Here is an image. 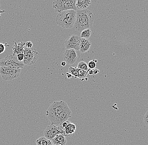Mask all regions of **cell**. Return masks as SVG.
<instances>
[{"mask_svg":"<svg viewBox=\"0 0 148 145\" xmlns=\"http://www.w3.org/2000/svg\"><path fill=\"white\" fill-rule=\"evenodd\" d=\"M91 35V31L89 29H85L80 33V37L82 38L88 39Z\"/></svg>","mask_w":148,"mask_h":145,"instance_id":"18","label":"cell"},{"mask_svg":"<svg viewBox=\"0 0 148 145\" xmlns=\"http://www.w3.org/2000/svg\"><path fill=\"white\" fill-rule=\"evenodd\" d=\"M87 71L88 74L90 75H92L93 74V70H92V69H88Z\"/></svg>","mask_w":148,"mask_h":145,"instance_id":"28","label":"cell"},{"mask_svg":"<svg viewBox=\"0 0 148 145\" xmlns=\"http://www.w3.org/2000/svg\"><path fill=\"white\" fill-rule=\"evenodd\" d=\"M17 59L19 61L23 62L24 59V53H20L19 54H17L16 55Z\"/></svg>","mask_w":148,"mask_h":145,"instance_id":"24","label":"cell"},{"mask_svg":"<svg viewBox=\"0 0 148 145\" xmlns=\"http://www.w3.org/2000/svg\"><path fill=\"white\" fill-rule=\"evenodd\" d=\"M76 0H53V7L58 13L68 10H77Z\"/></svg>","mask_w":148,"mask_h":145,"instance_id":"4","label":"cell"},{"mask_svg":"<svg viewBox=\"0 0 148 145\" xmlns=\"http://www.w3.org/2000/svg\"><path fill=\"white\" fill-rule=\"evenodd\" d=\"M143 119H144V123L147 126H148V111L144 115Z\"/></svg>","mask_w":148,"mask_h":145,"instance_id":"25","label":"cell"},{"mask_svg":"<svg viewBox=\"0 0 148 145\" xmlns=\"http://www.w3.org/2000/svg\"><path fill=\"white\" fill-rule=\"evenodd\" d=\"M68 107L66 102L63 101H55L53 102L49 106L47 111L46 115L50 121L54 117L61 113L65 109Z\"/></svg>","mask_w":148,"mask_h":145,"instance_id":"3","label":"cell"},{"mask_svg":"<svg viewBox=\"0 0 148 145\" xmlns=\"http://www.w3.org/2000/svg\"><path fill=\"white\" fill-rule=\"evenodd\" d=\"M80 57V52L71 49H66L63 54L64 59L66 63L73 65L78 61Z\"/></svg>","mask_w":148,"mask_h":145,"instance_id":"8","label":"cell"},{"mask_svg":"<svg viewBox=\"0 0 148 145\" xmlns=\"http://www.w3.org/2000/svg\"><path fill=\"white\" fill-rule=\"evenodd\" d=\"M91 46V42L88 39L81 38L79 46V52L82 53L86 52L90 49Z\"/></svg>","mask_w":148,"mask_h":145,"instance_id":"12","label":"cell"},{"mask_svg":"<svg viewBox=\"0 0 148 145\" xmlns=\"http://www.w3.org/2000/svg\"><path fill=\"white\" fill-rule=\"evenodd\" d=\"M25 42H20L17 43L15 42L12 47L14 55H17L20 53H24Z\"/></svg>","mask_w":148,"mask_h":145,"instance_id":"13","label":"cell"},{"mask_svg":"<svg viewBox=\"0 0 148 145\" xmlns=\"http://www.w3.org/2000/svg\"><path fill=\"white\" fill-rule=\"evenodd\" d=\"M66 76H67V78H70L73 77V76L71 74H69V73H66Z\"/></svg>","mask_w":148,"mask_h":145,"instance_id":"29","label":"cell"},{"mask_svg":"<svg viewBox=\"0 0 148 145\" xmlns=\"http://www.w3.org/2000/svg\"><path fill=\"white\" fill-rule=\"evenodd\" d=\"M94 20V16L92 12L88 9L77 11L76 18L74 28L77 32L92 27Z\"/></svg>","mask_w":148,"mask_h":145,"instance_id":"1","label":"cell"},{"mask_svg":"<svg viewBox=\"0 0 148 145\" xmlns=\"http://www.w3.org/2000/svg\"><path fill=\"white\" fill-rule=\"evenodd\" d=\"M81 39V37L75 35L68 37L64 42L66 49L79 50Z\"/></svg>","mask_w":148,"mask_h":145,"instance_id":"11","label":"cell"},{"mask_svg":"<svg viewBox=\"0 0 148 145\" xmlns=\"http://www.w3.org/2000/svg\"><path fill=\"white\" fill-rule=\"evenodd\" d=\"M23 62H20L17 59L16 55L9 54L3 59L0 60L1 67H8L9 68H24Z\"/></svg>","mask_w":148,"mask_h":145,"instance_id":"5","label":"cell"},{"mask_svg":"<svg viewBox=\"0 0 148 145\" xmlns=\"http://www.w3.org/2000/svg\"><path fill=\"white\" fill-rule=\"evenodd\" d=\"M88 74V71L82 70V69H79L78 70V77L77 78H79L80 80L84 79L86 77L87 75Z\"/></svg>","mask_w":148,"mask_h":145,"instance_id":"21","label":"cell"},{"mask_svg":"<svg viewBox=\"0 0 148 145\" xmlns=\"http://www.w3.org/2000/svg\"><path fill=\"white\" fill-rule=\"evenodd\" d=\"M71 114L72 111L69 107H67L62 112L50 121L51 124L61 126L63 123L68 120V119L71 117Z\"/></svg>","mask_w":148,"mask_h":145,"instance_id":"10","label":"cell"},{"mask_svg":"<svg viewBox=\"0 0 148 145\" xmlns=\"http://www.w3.org/2000/svg\"><path fill=\"white\" fill-rule=\"evenodd\" d=\"M0 7H1V4H0ZM6 12V11H5V10H0V18L1 17V14L5 12Z\"/></svg>","mask_w":148,"mask_h":145,"instance_id":"31","label":"cell"},{"mask_svg":"<svg viewBox=\"0 0 148 145\" xmlns=\"http://www.w3.org/2000/svg\"><path fill=\"white\" fill-rule=\"evenodd\" d=\"M62 134L66 137V135L61 126L51 124L47 126L44 131V136L49 140H52L56 135Z\"/></svg>","mask_w":148,"mask_h":145,"instance_id":"9","label":"cell"},{"mask_svg":"<svg viewBox=\"0 0 148 145\" xmlns=\"http://www.w3.org/2000/svg\"><path fill=\"white\" fill-rule=\"evenodd\" d=\"M21 69L19 68L0 67V74L2 78L5 81H12L19 76Z\"/></svg>","mask_w":148,"mask_h":145,"instance_id":"7","label":"cell"},{"mask_svg":"<svg viewBox=\"0 0 148 145\" xmlns=\"http://www.w3.org/2000/svg\"><path fill=\"white\" fill-rule=\"evenodd\" d=\"M66 64H67L66 63L65 61H64L61 62V65L62 66H63L64 67V66H65L66 65Z\"/></svg>","mask_w":148,"mask_h":145,"instance_id":"30","label":"cell"},{"mask_svg":"<svg viewBox=\"0 0 148 145\" xmlns=\"http://www.w3.org/2000/svg\"><path fill=\"white\" fill-rule=\"evenodd\" d=\"M33 44L31 42L28 41L27 42H25V46L28 48H32L33 47Z\"/></svg>","mask_w":148,"mask_h":145,"instance_id":"26","label":"cell"},{"mask_svg":"<svg viewBox=\"0 0 148 145\" xmlns=\"http://www.w3.org/2000/svg\"><path fill=\"white\" fill-rule=\"evenodd\" d=\"M92 70H93V72L94 74H98L100 72L99 70H98V69H96V68L92 69Z\"/></svg>","mask_w":148,"mask_h":145,"instance_id":"27","label":"cell"},{"mask_svg":"<svg viewBox=\"0 0 148 145\" xmlns=\"http://www.w3.org/2000/svg\"><path fill=\"white\" fill-rule=\"evenodd\" d=\"M52 141L53 144L55 145H66L67 143L66 136L62 134L56 135Z\"/></svg>","mask_w":148,"mask_h":145,"instance_id":"14","label":"cell"},{"mask_svg":"<svg viewBox=\"0 0 148 145\" xmlns=\"http://www.w3.org/2000/svg\"><path fill=\"white\" fill-rule=\"evenodd\" d=\"M78 68H74V67L70 66L69 68V72L68 73L69 74H71L73 76H74L75 78H77L78 77Z\"/></svg>","mask_w":148,"mask_h":145,"instance_id":"19","label":"cell"},{"mask_svg":"<svg viewBox=\"0 0 148 145\" xmlns=\"http://www.w3.org/2000/svg\"><path fill=\"white\" fill-rule=\"evenodd\" d=\"M76 126L74 124L70 121H68V124L66 127L64 128V131L66 136H70L73 134L76 131Z\"/></svg>","mask_w":148,"mask_h":145,"instance_id":"15","label":"cell"},{"mask_svg":"<svg viewBox=\"0 0 148 145\" xmlns=\"http://www.w3.org/2000/svg\"><path fill=\"white\" fill-rule=\"evenodd\" d=\"M37 145H52L53 144L52 140H49L45 136H42L37 139L36 141Z\"/></svg>","mask_w":148,"mask_h":145,"instance_id":"17","label":"cell"},{"mask_svg":"<svg viewBox=\"0 0 148 145\" xmlns=\"http://www.w3.org/2000/svg\"><path fill=\"white\" fill-rule=\"evenodd\" d=\"M76 11L68 10L58 13L56 18L57 25L65 29L74 27L76 18Z\"/></svg>","mask_w":148,"mask_h":145,"instance_id":"2","label":"cell"},{"mask_svg":"<svg viewBox=\"0 0 148 145\" xmlns=\"http://www.w3.org/2000/svg\"><path fill=\"white\" fill-rule=\"evenodd\" d=\"M88 66L89 69H93L96 68V66H97V64L95 62L94 60H91L88 63Z\"/></svg>","mask_w":148,"mask_h":145,"instance_id":"22","label":"cell"},{"mask_svg":"<svg viewBox=\"0 0 148 145\" xmlns=\"http://www.w3.org/2000/svg\"><path fill=\"white\" fill-rule=\"evenodd\" d=\"M52 145H54V144H53Z\"/></svg>","mask_w":148,"mask_h":145,"instance_id":"32","label":"cell"},{"mask_svg":"<svg viewBox=\"0 0 148 145\" xmlns=\"http://www.w3.org/2000/svg\"><path fill=\"white\" fill-rule=\"evenodd\" d=\"M24 54L23 63L28 66L36 63L38 58V52L36 48L33 47L30 48H28L25 46Z\"/></svg>","mask_w":148,"mask_h":145,"instance_id":"6","label":"cell"},{"mask_svg":"<svg viewBox=\"0 0 148 145\" xmlns=\"http://www.w3.org/2000/svg\"><path fill=\"white\" fill-rule=\"evenodd\" d=\"M7 45L8 44L7 43H5L4 44L3 43H0V54H2L5 51Z\"/></svg>","mask_w":148,"mask_h":145,"instance_id":"23","label":"cell"},{"mask_svg":"<svg viewBox=\"0 0 148 145\" xmlns=\"http://www.w3.org/2000/svg\"><path fill=\"white\" fill-rule=\"evenodd\" d=\"M91 4L90 0H76V6L77 8L85 9L89 7Z\"/></svg>","mask_w":148,"mask_h":145,"instance_id":"16","label":"cell"},{"mask_svg":"<svg viewBox=\"0 0 148 145\" xmlns=\"http://www.w3.org/2000/svg\"><path fill=\"white\" fill-rule=\"evenodd\" d=\"M77 68L79 69H82L84 71H87L88 70L87 64L84 61H81L77 65Z\"/></svg>","mask_w":148,"mask_h":145,"instance_id":"20","label":"cell"}]
</instances>
